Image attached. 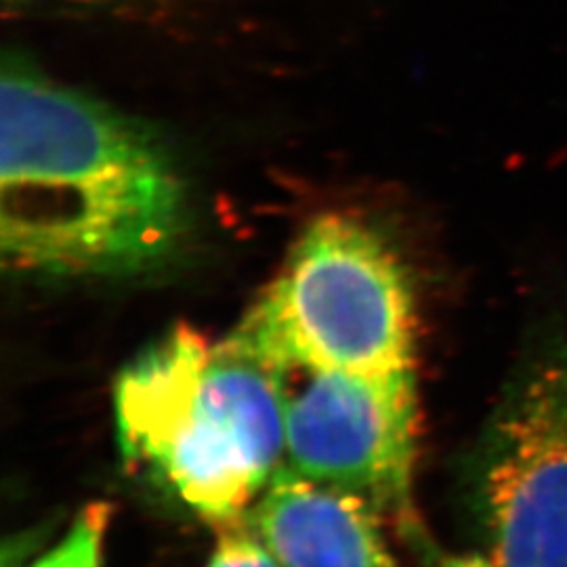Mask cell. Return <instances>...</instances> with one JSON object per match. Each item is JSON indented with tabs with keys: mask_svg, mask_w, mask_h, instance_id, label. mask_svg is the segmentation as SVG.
I'll return each instance as SVG.
<instances>
[{
	"mask_svg": "<svg viewBox=\"0 0 567 567\" xmlns=\"http://www.w3.org/2000/svg\"><path fill=\"white\" fill-rule=\"evenodd\" d=\"M187 229L185 185L140 122L25 61L0 79V255L47 280L140 274Z\"/></svg>",
	"mask_w": 567,
	"mask_h": 567,
	"instance_id": "cell-1",
	"label": "cell"
},
{
	"mask_svg": "<svg viewBox=\"0 0 567 567\" xmlns=\"http://www.w3.org/2000/svg\"><path fill=\"white\" fill-rule=\"evenodd\" d=\"M122 458L204 524H246L286 465L276 372L234 330L210 343L177 326L122 370Z\"/></svg>",
	"mask_w": 567,
	"mask_h": 567,
	"instance_id": "cell-2",
	"label": "cell"
},
{
	"mask_svg": "<svg viewBox=\"0 0 567 567\" xmlns=\"http://www.w3.org/2000/svg\"><path fill=\"white\" fill-rule=\"evenodd\" d=\"M475 557L567 567V301L532 326L461 468Z\"/></svg>",
	"mask_w": 567,
	"mask_h": 567,
	"instance_id": "cell-3",
	"label": "cell"
},
{
	"mask_svg": "<svg viewBox=\"0 0 567 567\" xmlns=\"http://www.w3.org/2000/svg\"><path fill=\"white\" fill-rule=\"evenodd\" d=\"M238 330L332 370L416 374V309L404 265L370 225L341 213L305 227Z\"/></svg>",
	"mask_w": 567,
	"mask_h": 567,
	"instance_id": "cell-4",
	"label": "cell"
},
{
	"mask_svg": "<svg viewBox=\"0 0 567 567\" xmlns=\"http://www.w3.org/2000/svg\"><path fill=\"white\" fill-rule=\"evenodd\" d=\"M250 344L276 372L284 400L286 465L362 496L389 529L442 567L414 498L419 391L414 377H365Z\"/></svg>",
	"mask_w": 567,
	"mask_h": 567,
	"instance_id": "cell-5",
	"label": "cell"
},
{
	"mask_svg": "<svg viewBox=\"0 0 567 567\" xmlns=\"http://www.w3.org/2000/svg\"><path fill=\"white\" fill-rule=\"evenodd\" d=\"M246 524L282 567H402L385 519L362 496L284 465Z\"/></svg>",
	"mask_w": 567,
	"mask_h": 567,
	"instance_id": "cell-6",
	"label": "cell"
},
{
	"mask_svg": "<svg viewBox=\"0 0 567 567\" xmlns=\"http://www.w3.org/2000/svg\"><path fill=\"white\" fill-rule=\"evenodd\" d=\"M110 526V508H82L58 545L28 567H103V538Z\"/></svg>",
	"mask_w": 567,
	"mask_h": 567,
	"instance_id": "cell-7",
	"label": "cell"
},
{
	"mask_svg": "<svg viewBox=\"0 0 567 567\" xmlns=\"http://www.w3.org/2000/svg\"><path fill=\"white\" fill-rule=\"evenodd\" d=\"M219 538L206 567H282L248 524L217 529Z\"/></svg>",
	"mask_w": 567,
	"mask_h": 567,
	"instance_id": "cell-8",
	"label": "cell"
},
{
	"mask_svg": "<svg viewBox=\"0 0 567 567\" xmlns=\"http://www.w3.org/2000/svg\"><path fill=\"white\" fill-rule=\"evenodd\" d=\"M9 4H16V7H25V4H39V2H58V0H4ZM68 2H76V0H68ZM84 2H93V0H84Z\"/></svg>",
	"mask_w": 567,
	"mask_h": 567,
	"instance_id": "cell-9",
	"label": "cell"
}]
</instances>
